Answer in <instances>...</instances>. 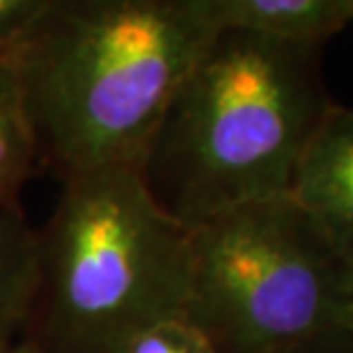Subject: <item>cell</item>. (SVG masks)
<instances>
[{"label": "cell", "instance_id": "4fadbf2b", "mask_svg": "<svg viewBox=\"0 0 353 353\" xmlns=\"http://www.w3.org/2000/svg\"><path fill=\"white\" fill-rule=\"evenodd\" d=\"M342 326L349 328L353 333V287H351V294H349V303H347V310H344V319H342Z\"/></svg>", "mask_w": 353, "mask_h": 353}, {"label": "cell", "instance_id": "8992f818", "mask_svg": "<svg viewBox=\"0 0 353 353\" xmlns=\"http://www.w3.org/2000/svg\"><path fill=\"white\" fill-rule=\"evenodd\" d=\"M202 7L218 32H252L303 46H323L353 21V0H202Z\"/></svg>", "mask_w": 353, "mask_h": 353}, {"label": "cell", "instance_id": "52a82bcc", "mask_svg": "<svg viewBox=\"0 0 353 353\" xmlns=\"http://www.w3.org/2000/svg\"><path fill=\"white\" fill-rule=\"evenodd\" d=\"M41 163L17 67L0 62V207H21V190Z\"/></svg>", "mask_w": 353, "mask_h": 353}, {"label": "cell", "instance_id": "ba28073f", "mask_svg": "<svg viewBox=\"0 0 353 353\" xmlns=\"http://www.w3.org/2000/svg\"><path fill=\"white\" fill-rule=\"evenodd\" d=\"M37 285V230L21 207H0V337H21Z\"/></svg>", "mask_w": 353, "mask_h": 353}, {"label": "cell", "instance_id": "6da1fadb", "mask_svg": "<svg viewBox=\"0 0 353 353\" xmlns=\"http://www.w3.org/2000/svg\"><path fill=\"white\" fill-rule=\"evenodd\" d=\"M321 48L218 32L136 168L152 200L190 230L292 193L303 152L335 103L323 83Z\"/></svg>", "mask_w": 353, "mask_h": 353}, {"label": "cell", "instance_id": "3957f363", "mask_svg": "<svg viewBox=\"0 0 353 353\" xmlns=\"http://www.w3.org/2000/svg\"><path fill=\"white\" fill-rule=\"evenodd\" d=\"M190 230L147 193L136 168L62 179L37 230V285L21 340L39 353H126L183 316Z\"/></svg>", "mask_w": 353, "mask_h": 353}, {"label": "cell", "instance_id": "30bf717a", "mask_svg": "<svg viewBox=\"0 0 353 353\" xmlns=\"http://www.w3.org/2000/svg\"><path fill=\"white\" fill-rule=\"evenodd\" d=\"M126 353H216V349L200 328L183 316H174L140 335Z\"/></svg>", "mask_w": 353, "mask_h": 353}, {"label": "cell", "instance_id": "7c38bea8", "mask_svg": "<svg viewBox=\"0 0 353 353\" xmlns=\"http://www.w3.org/2000/svg\"><path fill=\"white\" fill-rule=\"evenodd\" d=\"M0 353H39L32 344H28L21 337H0Z\"/></svg>", "mask_w": 353, "mask_h": 353}, {"label": "cell", "instance_id": "8fae6325", "mask_svg": "<svg viewBox=\"0 0 353 353\" xmlns=\"http://www.w3.org/2000/svg\"><path fill=\"white\" fill-rule=\"evenodd\" d=\"M278 353H353V333L349 328L337 326L296 342Z\"/></svg>", "mask_w": 353, "mask_h": 353}, {"label": "cell", "instance_id": "5b68a950", "mask_svg": "<svg viewBox=\"0 0 353 353\" xmlns=\"http://www.w3.org/2000/svg\"><path fill=\"white\" fill-rule=\"evenodd\" d=\"M292 197L353 271V108L333 103L296 168Z\"/></svg>", "mask_w": 353, "mask_h": 353}, {"label": "cell", "instance_id": "277c9868", "mask_svg": "<svg viewBox=\"0 0 353 353\" xmlns=\"http://www.w3.org/2000/svg\"><path fill=\"white\" fill-rule=\"evenodd\" d=\"M353 271L292 193L190 228L183 319L216 353H278L342 326Z\"/></svg>", "mask_w": 353, "mask_h": 353}, {"label": "cell", "instance_id": "7a4b0ae2", "mask_svg": "<svg viewBox=\"0 0 353 353\" xmlns=\"http://www.w3.org/2000/svg\"><path fill=\"white\" fill-rule=\"evenodd\" d=\"M216 34L202 0H55L12 62L41 163L60 179L138 168Z\"/></svg>", "mask_w": 353, "mask_h": 353}, {"label": "cell", "instance_id": "9c48e42d", "mask_svg": "<svg viewBox=\"0 0 353 353\" xmlns=\"http://www.w3.org/2000/svg\"><path fill=\"white\" fill-rule=\"evenodd\" d=\"M55 0H0V62L17 60Z\"/></svg>", "mask_w": 353, "mask_h": 353}]
</instances>
